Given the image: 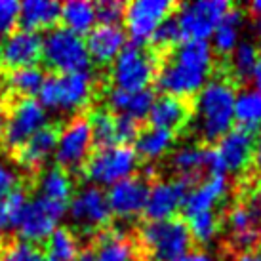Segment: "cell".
I'll return each mask as SVG.
<instances>
[{"instance_id": "6da1fadb", "label": "cell", "mask_w": 261, "mask_h": 261, "mask_svg": "<svg viewBox=\"0 0 261 261\" xmlns=\"http://www.w3.org/2000/svg\"><path fill=\"white\" fill-rule=\"evenodd\" d=\"M214 71V51L206 40H185L160 58L154 86L162 95L189 99L198 94Z\"/></svg>"}, {"instance_id": "7a4b0ae2", "label": "cell", "mask_w": 261, "mask_h": 261, "mask_svg": "<svg viewBox=\"0 0 261 261\" xmlns=\"http://www.w3.org/2000/svg\"><path fill=\"white\" fill-rule=\"evenodd\" d=\"M234 86L229 76H216L198 92L189 122L202 147H214L234 122Z\"/></svg>"}, {"instance_id": "3957f363", "label": "cell", "mask_w": 261, "mask_h": 261, "mask_svg": "<svg viewBox=\"0 0 261 261\" xmlns=\"http://www.w3.org/2000/svg\"><path fill=\"white\" fill-rule=\"evenodd\" d=\"M111 88L109 71L84 73H46L40 86V105L51 109H73L84 113Z\"/></svg>"}, {"instance_id": "277c9868", "label": "cell", "mask_w": 261, "mask_h": 261, "mask_svg": "<svg viewBox=\"0 0 261 261\" xmlns=\"http://www.w3.org/2000/svg\"><path fill=\"white\" fill-rule=\"evenodd\" d=\"M138 261H177L191 252L193 237L185 219L145 221L132 234Z\"/></svg>"}, {"instance_id": "5b68a950", "label": "cell", "mask_w": 261, "mask_h": 261, "mask_svg": "<svg viewBox=\"0 0 261 261\" xmlns=\"http://www.w3.org/2000/svg\"><path fill=\"white\" fill-rule=\"evenodd\" d=\"M160 58L147 44H124L109 71L111 88L141 92L151 86L159 73Z\"/></svg>"}, {"instance_id": "8992f818", "label": "cell", "mask_w": 261, "mask_h": 261, "mask_svg": "<svg viewBox=\"0 0 261 261\" xmlns=\"http://www.w3.org/2000/svg\"><path fill=\"white\" fill-rule=\"evenodd\" d=\"M69 216L73 221L69 227L79 234L80 242L92 240L113 225L107 193L97 185H84L74 193L69 204Z\"/></svg>"}, {"instance_id": "52a82bcc", "label": "cell", "mask_w": 261, "mask_h": 261, "mask_svg": "<svg viewBox=\"0 0 261 261\" xmlns=\"http://www.w3.org/2000/svg\"><path fill=\"white\" fill-rule=\"evenodd\" d=\"M44 69L46 73H84L92 71V59L84 38L65 27L51 29L44 38Z\"/></svg>"}, {"instance_id": "ba28073f", "label": "cell", "mask_w": 261, "mask_h": 261, "mask_svg": "<svg viewBox=\"0 0 261 261\" xmlns=\"http://www.w3.org/2000/svg\"><path fill=\"white\" fill-rule=\"evenodd\" d=\"M141 160L130 145H115L105 149H94L88 156L82 179L95 183L97 187L101 185H115L130 175L138 174V166Z\"/></svg>"}, {"instance_id": "9c48e42d", "label": "cell", "mask_w": 261, "mask_h": 261, "mask_svg": "<svg viewBox=\"0 0 261 261\" xmlns=\"http://www.w3.org/2000/svg\"><path fill=\"white\" fill-rule=\"evenodd\" d=\"M92 151H94V141L86 113H74L73 118H69L63 124L54 164L63 168L67 174L80 181L84 164Z\"/></svg>"}, {"instance_id": "30bf717a", "label": "cell", "mask_w": 261, "mask_h": 261, "mask_svg": "<svg viewBox=\"0 0 261 261\" xmlns=\"http://www.w3.org/2000/svg\"><path fill=\"white\" fill-rule=\"evenodd\" d=\"M46 124L44 107L35 97L15 99L8 105V124L4 136L0 139V149L10 156L21 145H25L29 138Z\"/></svg>"}, {"instance_id": "8fae6325", "label": "cell", "mask_w": 261, "mask_h": 261, "mask_svg": "<svg viewBox=\"0 0 261 261\" xmlns=\"http://www.w3.org/2000/svg\"><path fill=\"white\" fill-rule=\"evenodd\" d=\"M63 124H65V120H54V122L44 124L40 130L31 136L25 145L12 152L8 159L12 160V164L23 175L38 179V175L42 174V170L46 168L50 154L58 149Z\"/></svg>"}, {"instance_id": "7c38bea8", "label": "cell", "mask_w": 261, "mask_h": 261, "mask_svg": "<svg viewBox=\"0 0 261 261\" xmlns=\"http://www.w3.org/2000/svg\"><path fill=\"white\" fill-rule=\"evenodd\" d=\"M69 208L67 204L54 202L42 196H37L25 204L19 221L15 225V234L25 242L44 244L56 231V225Z\"/></svg>"}, {"instance_id": "4fadbf2b", "label": "cell", "mask_w": 261, "mask_h": 261, "mask_svg": "<svg viewBox=\"0 0 261 261\" xmlns=\"http://www.w3.org/2000/svg\"><path fill=\"white\" fill-rule=\"evenodd\" d=\"M231 4L227 0H196L191 4H179L175 17L185 40H206L214 35L216 27L229 12Z\"/></svg>"}, {"instance_id": "5bb4252c", "label": "cell", "mask_w": 261, "mask_h": 261, "mask_svg": "<svg viewBox=\"0 0 261 261\" xmlns=\"http://www.w3.org/2000/svg\"><path fill=\"white\" fill-rule=\"evenodd\" d=\"M179 4L168 0H136L126 4L124 23L134 44H147L152 33L168 15L175 14Z\"/></svg>"}, {"instance_id": "9a60e30c", "label": "cell", "mask_w": 261, "mask_h": 261, "mask_svg": "<svg viewBox=\"0 0 261 261\" xmlns=\"http://www.w3.org/2000/svg\"><path fill=\"white\" fill-rule=\"evenodd\" d=\"M44 58V38L38 33L15 29L0 44V69L14 73L37 67Z\"/></svg>"}, {"instance_id": "2e32d148", "label": "cell", "mask_w": 261, "mask_h": 261, "mask_svg": "<svg viewBox=\"0 0 261 261\" xmlns=\"http://www.w3.org/2000/svg\"><path fill=\"white\" fill-rule=\"evenodd\" d=\"M151 185V177L139 174H134L122 179V181L115 183L107 193L111 214L122 219L136 218L139 214H143Z\"/></svg>"}, {"instance_id": "e0dca14e", "label": "cell", "mask_w": 261, "mask_h": 261, "mask_svg": "<svg viewBox=\"0 0 261 261\" xmlns=\"http://www.w3.org/2000/svg\"><path fill=\"white\" fill-rule=\"evenodd\" d=\"M191 185L183 179H164V181H152L149 198H147L145 216L147 221H164L175 218V214L181 210L185 196L191 191Z\"/></svg>"}, {"instance_id": "ac0fdd59", "label": "cell", "mask_w": 261, "mask_h": 261, "mask_svg": "<svg viewBox=\"0 0 261 261\" xmlns=\"http://www.w3.org/2000/svg\"><path fill=\"white\" fill-rule=\"evenodd\" d=\"M254 139V130H248L244 126H234L219 139L218 145H214L223 162L225 174L227 172H242L252 162Z\"/></svg>"}, {"instance_id": "d6986e66", "label": "cell", "mask_w": 261, "mask_h": 261, "mask_svg": "<svg viewBox=\"0 0 261 261\" xmlns=\"http://www.w3.org/2000/svg\"><path fill=\"white\" fill-rule=\"evenodd\" d=\"M86 50L90 59H94L103 71L113 61L126 44V33L120 25H95L94 29L86 35Z\"/></svg>"}, {"instance_id": "ffe728a7", "label": "cell", "mask_w": 261, "mask_h": 261, "mask_svg": "<svg viewBox=\"0 0 261 261\" xmlns=\"http://www.w3.org/2000/svg\"><path fill=\"white\" fill-rule=\"evenodd\" d=\"M191 115H193V107L189 99L160 94L159 97H154L147 122L151 128H160V130L177 134L189 124Z\"/></svg>"}, {"instance_id": "44dd1931", "label": "cell", "mask_w": 261, "mask_h": 261, "mask_svg": "<svg viewBox=\"0 0 261 261\" xmlns=\"http://www.w3.org/2000/svg\"><path fill=\"white\" fill-rule=\"evenodd\" d=\"M86 242H92L94 246V261H138L132 234L118 229L115 223Z\"/></svg>"}, {"instance_id": "7402d4cb", "label": "cell", "mask_w": 261, "mask_h": 261, "mask_svg": "<svg viewBox=\"0 0 261 261\" xmlns=\"http://www.w3.org/2000/svg\"><path fill=\"white\" fill-rule=\"evenodd\" d=\"M227 189H229L227 175H208L200 185L191 189L185 196V202L181 206L183 218L189 219L198 214L214 212V206L223 198Z\"/></svg>"}, {"instance_id": "603a6c76", "label": "cell", "mask_w": 261, "mask_h": 261, "mask_svg": "<svg viewBox=\"0 0 261 261\" xmlns=\"http://www.w3.org/2000/svg\"><path fill=\"white\" fill-rule=\"evenodd\" d=\"M61 25V4L50 0H27L19 6L17 29L38 33Z\"/></svg>"}, {"instance_id": "cb8c5ba5", "label": "cell", "mask_w": 261, "mask_h": 261, "mask_svg": "<svg viewBox=\"0 0 261 261\" xmlns=\"http://www.w3.org/2000/svg\"><path fill=\"white\" fill-rule=\"evenodd\" d=\"M105 95H107V107L115 115L130 116L138 122H145L156 97L151 88L141 92H122L116 88H109Z\"/></svg>"}, {"instance_id": "d4e9b609", "label": "cell", "mask_w": 261, "mask_h": 261, "mask_svg": "<svg viewBox=\"0 0 261 261\" xmlns=\"http://www.w3.org/2000/svg\"><path fill=\"white\" fill-rule=\"evenodd\" d=\"M74 183H79L73 175H69L59 166H50L44 168L42 174L38 175L37 179V187L35 191L40 193L42 198H48V200H54V202H61V204H71L74 193Z\"/></svg>"}, {"instance_id": "484cf974", "label": "cell", "mask_w": 261, "mask_h": 261, "mask_svg": "<svg viewBox=\"0 0 261 261\" xmlns=\"http://www.w3.org/2000/svg\"><path fill=\"white\" fill-rule=\"evenodd\" d=\"M35 187H37V179L25 177L21 187H17L4 200H0V234L15 231V225L19 221L25 204L35 195Z\"/></svg>"}, {"instance_id": "4316f807", "label": "cell", "mask_w": 261, "mask_h": 261, "mask_svg": "<svg viewBox=\"0 0 261 261\" xmlns=\"http://www.w3.org/2000/svg\"><path fill=\"white\" fill-rule=\"evenodd\" d=\"M90 130H92V141L94 149H105V147L116 145V132H115V120L116 115L107 107V105H97L94 103L86 111Z\"/></svg>"}, {"instance_id": "83f0119b", "label": "cell", "mask_w": 261, "mask_h": 261, "mask_svg": "<svg viewBox=\"0 0 261 261\" xmlns=\"http://www.w3.org/2000/svg\"><path fill=\"white\" fill-rule=\"evenodd\" d=\"M44 76H46V71L42 67H29V69H19L14 73H8V105L15 99L35 97L40 92Z\"/></svg>"}, {"instance_id": "f1b7e54d", "label": "cell", "mask_w": 261, "mask_h": 261, "mask_svg": "<svg viewBox=\"0 0 261 261\" xmlns=\"http://www.w3.org/2000/svg\"><path fill=\"white\" fill-rule=\"evenodd\" d=\"M175 134L168 130H160V128H151V126H143V130L139 132V136L134 141V151L138 154L139 160H156L162 156L164 152L172 147Z\"/></svg>"}, {"instance_id": "f546056e", "label": "cell", "mask_w": 261, "mask_h": 261, "mask_svg": "<svg viewBox=\"0 0 261 261\" xmlns=\"http://www.w3.org/2000/svg\"><path fill=\"white\" fill-rule=\"evenodd\" d=\"M80 239L79 234L69 227H58L50 234V239L44 242L46 257L48 261H76L80 254Z\"/></svg>"}, {"instance_id": "4dcf8cb0", "label": "cell", "mask_w": 261, "mask_h": 261, "mask_svg": "<svg viewBox=\"0 0 261 261\" xmlns=\"http://www.w3.org/2000/svg\"><path fill=\"white\" fill-rule=\"evenodd\" d=\"M95 6L92 2L73 0L61 4V27L73 31L74 35H88L94 29L95 23Z\"/></svg>"}, {"instance_id": "1f68e13d", "label": "cell", "mask_w": 261, "mask_h": 261, "mask_svg": "<svg viewBox=\"0 0 261 261\" xmlns=\"http://www.w3.org/2000/svg\"><path fill=\"white\" fill-rule=\"evenodd\" d=\"M242 25V12L239 8H229L223 19L214 31V50L221 58H231L234 48L239 46V29Z\"/></svg>"}, {"instance_id": "d6a6232c", "label": "cell", "mask_w": 261, "mask_h": 261, "mask_svg": "<svg viewBox=\"0 0 261 261\" xmlns=\"http://www.w3.org/2000/svg\"><path fill=\"white\" fill-rule=\"evenodd\" d=\"M0 261H48L44 244L25 242L15 232L0 234Z\"/></svg>"}, {"instance_id": "836d02e7", "label": "cell", "mask_w": 261, "mask_h": 261, "mask_svg": "<svg viewBox=\"0 0 261 261\" xmlns=\"http://www.w3.org/2000/svg\"><path fill=\"white\" fill-rule=\"evenodd\" d=\"M181 42H183V37H181V29H179V23H177L175 14H172L168 15L166 19L156 27V31L152 33V37L149 38L147 46L159 58H162V56H166L168 51H172L175 46H179Z\"/></svg>"}, {"instance_id": "e575fe53", "label": "cell", "mask_w": 261, "mask_h": 261, "mask_svg": "<svg viewBox=\"0 0 261 261\" xmlns=\"http://www.w3.org/2000/svg\"><path fill=\"white\" fill-rule=\"evenodd\" d=\"M234 120L248 130H257L261 124V90H246L234 99Z\"/></svg>"}, {"instance_id": "d590c367", "label": "cell", "mask_w": 261, "mask_h": 261, "mask_svg": "<svg viewBox=\"0 0 261 261\" xmlns=\"http://www.w3.org/2000/svg\"><path fill=\"white\" fill-rule=\"evenodd\" d=\"M259 51L257 46L252 42H240L231 58V79L239 80V82H246L254 76L255 65L259 59Z\"/></svg>"}, {"instance_id": "8d00e7d4", "label": "cell", "mask_w": 261, "mask_h": 261, "mask_svg": "<svg viewBox=\"0 0 261 261\" xmlns=\"http://www.w3.org/2000/svg\"><path fill=\"white\" fill-rule=\"evenodd\" d=\"M185 223L191 231L193 242H198V244H208L219 231V216L216 212H206V214L193 216Z\"/></svg>"}, {"instance_id": "74e56055", "label": "cell", "mask_w": 261, "mask_h": 261, "mask_svg": "<svg viewBox=\"0 0 261 261\" xmlns=\"http://www.w3.org/2000/svg\"><path fill=\"white\" fill-rule=\"evenodd\" d=\"M257 218H259V214L252 210L250 204H234L225 214V221H227L229 229L232 231V237L234 234H244V232L257 231L255 229Z\"/></svg>"}, {"instance_id": "f35d334b", "label": "cell", "mask_w": 261, "mask_h": 261, "mask_svg": "<svg viewBox=\"0 0 261 261\" xmlns=\"http://www.w3.org/2000/svg\"><path fill=\"white\" fill-rule=\"evenodd\" d=\"M95 6V17L99 19V25H120L124 21L126 4L118 0H103Z\"/></svg>"}, {"instance_id": "ab89813d", "label": "cell", "mask_w": 261, "mask_h": 261, "mask_svg": "<svg viewBox=\"0 0 261 261\" xmlns=\"http://www.w3.org/2000/svg\"><path fill=\"white\" fill-rule=\"evenodd\" d=\"M143 130V122H138L130 116L116 115L115 132H116V145H134L139 132Z\"/></svg>"}, {"instance_id": "60d3db41", "label": "cell", "mask_w": 261, "mask_h": 261, "mask_svg": "<svg viewBox=\"0 0 261 261\" xmlns=\"http://www.w3.org/2000/svg\"><path fill=\"white\" fill-rule=\"evenodd\" d=\"M19 6L14 0H0V38H6L17 29Z\"/></svg>"}, {"instance_id": "b9f144b4", "label": "cell", "mask_w": 261, "mask_h": 261, "mask_svg": "<svg viewBox=\"0 0 261 261\" xmlns=\"http://www.w3.org/2000/svg\"><path fill=\"white\" fill-rule=\"evenodd\" d=\"M25 177L27 175H23L17 168H12L0 162V200H4L17 187H21Z\"/></svg>"}, {"instance_id": "7bdbcfd3", "label": "cell", "mask_w": 261, "mask_h": 261, "mask_svg": "<svg viewBox=\"0 0 261 261\" xmlns=\"http://www.w3.org/2000/svg\"><path fill=\"white\" fill-rule=\"evenodd\" d=\"M252 162L254 166L261 172V132L255 136L254 139V152H252Z\"/></svg>"}, {"instance_id": "ee69618b", "label": "cell", "mask_w": 261, "mask_h": 261, "mask_svg": "<svg viewBox=\"0 0 261 261\" xmlns=\"http://www.w3.org/2000/svg\"><path fill=\"white\" fill-rule=\"evenodd\" d=\"M177 261H212V257L206 252H187Z\"/></svg>"}, {"instance_id": "f6af8a7d", "label": "cell", "mask_w": 261, "mask_h": 261, "mask_svg": "<svg viewBox=\"0 0 261 261\" xmlns=\"http://www.w3.org/2000/svg\"><path fill=\"white\" fill-rule=\"evenodd\" d=\"M6 124H8V105L6 103H0V139L4 136Z\"/></svg>"}, {"instance_id": "bcb514c9", "label": "cell", "mask_w": 261, "mask_h": 261, "mask_svg": "<svg viewBox=\"0 0 261 261\" xmlns=\"http://www.w3.org/2000/svg\"><path fill=\"white\" fill-rule=\"evenodd\" d=\"M252 80H254V84L257 90H261V51H259V59H257V65H255V71H254V76H252Z\"/></svg>"}, {"instance_id": "7dc6e473", "label": "cell", "mask_w": 261, "mask_h": 261, "mask_svg": "<svg viewBox=\"0 0 261 261\" xmlns=\"http://www.w3.org/2000/svg\"><path fill=\"white\" fill-rule=\"evenodd\" d=\"M234 261H261V254H257V252H250V254H240Z\"/></svg>"}, {"instance_id": "c3c4849f", "label": "cell", "mask_w": 261, "mask_h": 261, "mask_svg": "<svg viewBox=\"0 0 261 261\" xmlns=\"http://www.w3.org/2000/svg\"><path fill=\"white\" fill-rule=\"evenodd\" d=\"M250 10H252V14L254 15H261V0H255L250 4Z\"/></svg>"}, {"instance_id": "681fc988", "label": "cell", "mask_w": 261, "mask_h": 261, "mask_svg": "<svg viewBox=\"0 0 261 261\" xmlns=\"http://www.w3.org/2000/svg\"><path fill=\"white\" fill-rule=\"evenodd\" d=\"M255 27H257V33L261 35V15H257V21H255Z\"/></svg>"}, {"instance_id": "f907efd6", "label": "cell", "mask_w": 261, "mask_h": 261, "mask_svg": "<svg viewBox=\"0 0 261 261\" xmlns=\"http://www.w3.org/2000/svg\"><path fill=\"white\" fill-rule=\"evenodd\" d=\"M259 246H261V231H259Z\"/></svg>"}]
</instances>
